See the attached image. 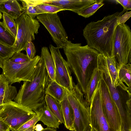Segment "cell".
<instances>
[{
	"label": "cell",
	"mask_w": 131,
	"mask_h": 131,
	"mask_svg": "<svg viewBox=\"0 0 131 131\" xmlns=\"http://www.w3.org/2000/svg\"><path fill=\"white\" fill-rule=\"evenodd\" d=\"M69 67L84 94L95 70L98 68L99 53L87 45L73 43L68 40L63 48Z\"/></svg>",
	"instance_id": "1"
},
{
	"label": "cell",
	"mask_w": 131,
	"mask_h": 131,
	"mask_svg": "<svg viewBox=\"0 0 131 131\" xmlns=\"http://www.w3.org/2000/svg\"><path fill=\"white\" fill-rule=\"evenodd\" d=\"M124 13L117 12L88 24L83 35L88 46L105 56L114 57V30L119 17Z\"/></svg>",
	"instance_id": "2"
},
{
	"label": "cell",
	"mask_w": 131,
	"mask_h": 131,
	"mask_svg": "<svg viewBox=\"0 0 131 131\" xmlns=\"http://www.w3.org/2000/svg\"><path fill=\"white\" fill-rule=\"evenodd\" d=\"M50 80L41 56L31 80L24 81L14 100L20 105L35 112L45 104V91Z\"/></svg>",
	"instance_id": "3"
},
{
	"label": "cell",
	"mask_w": 131,
	"mask_h": 131,
	"mask_svg": "<svg viewBox=\"0 0 131 131\" xmlns=\"http://www.w3.org/2000/svg\"><path fill=\"white\" fill-rule=\"evenodd\" d=\"M100 69L103 72V79L120 114L121 131H131V91L122 82L115 86L108 72Z\"/></svg>",
	"instance_id": "4"
},
{
	"label": "cell",
	"mask_w": 131,
	"mask_h": 131,
	"mask_svg": "<svg viewBox=\"0 0 131 131\" xmlns=\"http://www.w3.org/2000/svg\"><path fill=\"white\" fill-rule=\"evenodd\" d=\"M83 94L77 84L71 90L67 91V98L74 112V131H88L91 127L90 106L85 102Z\"/></svg>",
	"instance_id": "5"
},
{
	"label": "cell",
	"mask_w": 131,
	"mask_h": 131,
	"mask_svg": "<svg viewBox=\"0 0 131 131\" xmlns=\"http://www.w3.org/2000/svg\"><path fill=\"white\" fill-rule=\"evenodd\" d=\"M40 58V56L37 55L33 59L21 63L13 62L9 59L4 60L2 74L9 85L21 81H30Z\"/></svg>",
	"instance_id": "6"
},
{
	"label": "cell",
	"mask_w": 131,
	"mask_h": 131,
	"mask_svg": "<svg viewBox=\"0 0 131 131\" xmlns=\"http://www.w3.org/2000/svg\"><path fill=\"white\" fill-rule=\"evenodd\" d=\"M131 32L126 24H118L115 29L114 57L118 71L124 64L131 63Z\"/></svg>",
	"instance_id": "7"
},
{
	"label": "cell",
	"mask_w": 131,
	"mask_h": 131,
	"mask_svg": "<svg viewBox=\"0 0 131 131\" xmlns=\"http://www.w3.org/2000/svg\"><path fill=\"white\" fill-rule=\"evenodd\" d=\"M35 114L32 111L11 101L0 109V119L9 126L10 130L16 131Z\"/></svg>",
	"instance_id": "8"
},
{
	"label": "cell",
	"mask_w": 131,
	"mask_h": 131,
	"mask_svg": "<svg viewBox=\"0 0 131 131\" xmlns=\"http://www.w3.org/2000/svg\"><path fill=\"white\" fill-rule=\"evenodd\" d=\"M15 20L17 33L13 46L15 48L16 52H18L25 50L28 42L35 39V35L38 34L40 25L37 19L30 17L24 11Z\"/></svg>",
	"instance_id": "9"
},
{
	"label": "cell",
	"mask_w": 131,
	"mask_h": 131,
	"mask_svg": "<svg viewBox=\"0 0 131 131\" xmlns=\"http://www.w3.org/2000/svg\"><path fill=\"white\" fill-rule=\"evenodd\" d=\"M37 18L49 32L57 47L63 49L68 41V36L57 13L41 14Z\"/></svg>",
	"instance_id": "10"
},
{
	"label": "cell",
	"mask_w": 131,
	"mask_h": 131,
	"mask_svg": "<svg viewBox=\"0 0 131 131\" xmlns=\"http://www.w3.org/2000/svg\"><path fill=\"white\" fill-rule=\"evenodd\" d=\"M102 109L109 126L113 131H121V120L118 110L103 79L99 83Z\"/></svg>",
	"instance_id": "11"
},
{
	"label": "cell",
	"mask_w": 131,
	"mask_h": 131,
	"mask_svg": "<svg viewBox=\"0 0 131 131\" xmlns=\"http://www.w3.org/2000/svg\"><path fill=\"white\" fill-rule=\"evenodd\" d=\"M49 48L55 64V81L67 91L71 90L75 84L68 62L63 58L58 48L50 44Z\"/></svg>",
	"instance_id": "12"
},
{
	"label": "cell",
	"mask_w": 131,
	"mask_h": 131,
	"mask_svg": "<svg viewBox=\"0 0 131 131\" xmlns=\"http://www.w3.org/2000/svg\"><path fill=\"white\" fill-rule=\"evenodd\" d=\"M89 113L91 126L96 131H113L110 127L103 111L99 83L90 103Z\"/></svg>",
	"instance_id": "13"
},
{
	"label": "cell",
	"mask_w": 131,
	"mask_h": 131,
	"mask_svg": "<svg viewBox=\"0 0 131 131\" xmlns=\"http://www.w3.org/2000/svg\"><path fill=\"white\" fill-rule=\"evenodd\" d=\"M96 0H47V3L57 6L66 10L77 14L81 10L94 3Z\"/></svg>",
	"instance_id": "14"
},
{
	"label": "cell",
	"mask_w": 131,
	"mask_h": 131,
	"mask_svg": "<svg viewBox=\"0 0 131 131\" xmlns=\"http://www.w3.org/2000/svg\"><path fill=\"white\" fill-rule=\"evenodd\" d=\"M98 68L107 71L110 74L114 86H117L119 81L118 78L114 57L105 56L99 53L98 58Z\"/></svg>",
	"instance_id": "15"
},
{
	"label": "cell",
	"mask_w": 131,
	"mask_h": 131,
	"mask_svg": "<svg viewBox=\"0 0 131 131\" xmlns=\"http://www.w3.org/2000/svg\"><path fill=\"white\" fill-rule=\"evenodd\" d=\"M17 94L16 87L9 84L3 75L0 74V107L14 99Z\"/></svg>",
	"instance_id": "16"
},
{
	"label": "cell",
	"mask_w": 131,
	"mask_h": 131,
	"mask_svg": "<svg viewBox=\"0 0 131 131\" xmlns=\"http://www.w3.org/2000/svg\"><path fill=\"white\" fill-rule=\"evenodd\" d=\"M23 11L22 6L16 0H0V12L15 19Z\"/></svg>",
	"instance_id": "17"
},
{
	"label": "cell",
	"mask_w": 131,
	"mask_h": 131,
	"mask_svg": "<svg viewBox=\"0 0 131 131\" xmlns=\"http://www.w3.org/2000/svg\"><path fill=\"white\" fill-rule=\"evenodd\" d=\"M35 113L39 114V121L47 127L59 128L61 124L59 121L49 109L46 103L38 109Z\"/></svg>",
	"instance_id": "18"
},
{
	"label": "cell",
	"mask_w": 131,
	"mask_h": 131,
	"mask_svg": "<svg viewBox=\"0 0 131 131\" xmlns=\"http://www.w3.org/2000/svg\"><path fill=\"white\" fill-rule=\"evenodd\" d=\"M103 72L98 68L94 71L86 87L84 94V99L88 105H90L91 101L100 81L103 78Z\"/></svg>",
	"instance_id": "19"
},
{
	"label": "cell",
	"mask_w": 131,
	"mask_h": 131,
	"mask_svg": "<svg viewBox=\"0 0 131 131\" xmlns=\"http://www.w3.org/2000/svg\"><path fill=\"white\" fill-rule=\"evenodd\" d=\"M65 127L71 131H74V116L72 108L67 95L60 102Z\"/></svg>",
	"instance_id": "20"
},
{
	"label": "cell",
	"mask_w": 131,
	"mask_h": 131,
	"mask_svg": "<svg viewBox=\"0 0 131 131\" xmlns=\"http://www.w3.org/2000/svg\"><path fill=\"white\" fill-rule=\"evenodd\" d=\"M45 94L48 95L61 102L67 95V90L55 81H50L46 87Z\"/></svg>",
	"instance_id": "21"
},
{
	"label": "cell",
	"mask_w": 131,
	"mask_h": 131,
	"mask_svg": "<svg viewBox=\"0 0 131 131\" xmlns=\"http://www.w3.org/2000/svg\"><path fill=\"white\" fill-rule=\"evenodd\" d=\"M23 11L30 17L35 18L36 17L43 13L37 8L38 4L47 3V0H21Z\"/></svg>",
	"instance_id": "22"
},
{
	"label": "cell",
	"mask_w": 131,
	"mask_h": 131,
	"mask_svg": "<svg viewBox=\"0 0 131 131\" xmlns=\"http://www.w3.org/2000/svg\"><path fill=\"white\" fill-rule=\"evenodd\" d=\"M41 56L43 58L50 79L55 81V64L52 57L47 47L42 48Z\"/></svg>",
	"instance_id": "23"
},
{
	"label": "cell",
	"mask_w": 131,
	"mask_h": 131,
	"mask_svg": "<svg viewBox=\"0 0 131 131\" xmlns=\"http://www.w3.org/2000/svg\"><path fill=\"white\" fill-rule=\"evenodd\" d=\"M46 105L52 113L58 118L61 124H64L60 103L51 96L47 94L45 96Z\"/></svg>",
	"instance_id": "24"
},
{
	"label": "cell",
	"mask_w": 131,
	"mask_h": 131,
	"mask_svg": "<svg viewBox=\"0 0 131 131\" xmlns=\"http://www.w3.org/2000/svg\"><path fill=\"white\" fill-rule=\"evenodd\" d=\"M119 81L124 84L131 91V64L130 63L122 66L117 71Z\"/></svg>",
	"instance_id": "25"
},
{
	"label": "cell",
	"mask_w": 131,
	"mask_h": 131,
	"mask_svg": "<svg viewBox=\"0 0 131 131\" xmlns=\"http://www.w3.org/2000/svg\"><path fill=\"white\" fill-rule=\"evenodd\" d=\"M15 40V37L7 30L2 22L0 21V42L11 47Z\"/></svg>",
	"instance_id": "26"
},
{
	"label": "cell",
	"mask_w": 131,
	"mask_h": 131,
	"mask_svg": "<svg viewBox=\"0 0 131 131\" xmlns=\"http://www.w3.org/2000/svg\"><path fill=\"white\" fill-rule=\"evenodd\" d=\"M104 1L103 0H96L94 3L82 9L77 14L85 18L90 17L104 5Z\"/></svg>",
	"instance_id": "27"
},
{
	"label": "cell",
	"mask_w": 131,
	"mask_h": 131,
	"mask_svg": "<svg viewBox=\"0 0 131 131\" xmlns=\"http://www.w3.org/2000/svg\"><path fill=\"white\" fill-rule=\"evenodd\" d=\"M2 23L7 30L16 38L17 33V26L14 19L7 14L3 13Z\"/></svg>",
	"instance_id": "28"
},
{
	"label": "cell",
	"mask_w": 131,
	"mask_h": 131,
	"mask_svg": "<svg viewBox=\"0 0 131 131\" xmlns=\"http://www.w3.org/2000/svg\"><path fill=\"white\" fill-rule=\"evenodd\" d=\"M36 7L44 13H56L60 11L66 10L57 6L46 3L38 4Z\"/></svg>",
	"instance_id": "29"
},
{
	"label": "cell",
	"mask_w": 131,
	"mask_h": 131,
	"mask_svg": "<svg viewBox=\"0 0 131 131\" xmlns=\"http://www.w3.org/2000/svg\"><path fill=\"white\" fill-rule=\"evenodd\" d=\"M16 52L13 46H9L0 42V57L3 60L10 59Z\"/></svg>",
	"instance_id": "30"
},
{
	"label": "cell",
	"mask_w": 131,
	"mask_h": 131,
	"mask_svg": "<svg viewBox=\"0 0 131 131\" xmlns=\"http://www.w3.org/2000/svg\"><path fill=\"white\" fill-rule=\"evenodd\" d=\"M40 119L39 114L36 113L32 118L21 126L16 131H24L30 127L35 126L36 124L39 121Z\"/></svg>",
	"instance_id": "31"
},
{
	"label": "cell",
	"mask_w": 131,
	"mask_h": 131,
	"mask_svg": "<svg viewBox=\"0 0 131 131\" xmlns=\"http://www.w3.org/2000/svg\"><path fill=\"white\" fill-rule=\"evenodd\" d=\"M9 60L13 62L18 63H25L30 60L27 54L21 52L14 53Z\"/></svg>",
	"instance_id": "32"
},
{
	"label": "cell",
	"mask_w": 131,
	"mask_h": 131,
	"mask_svg": "<svg viewBox=\"0 0 131 131\" xmlns=\"http://www.w3.org/2000/svg\"><path fill=\"white\" fill-rule=\"evenodd\" d=\"M25 50L26 54L30 60L33 59L35 57L36 50L34 44L30 40L28 42Z\"/></svg>",
	"instance_id": "33"
},
{
	"label": "cell",
	"mask_w": 131,
	"mask_h": 131,
	"mask_svg": "<svg viewBox=\"0 0 131 131\" xmlns=\"http://www.w3.org/2000/svg\"><path fill=\"white\" fill-rule=\"evenodd\" d=\"M114 1L116 4H119L123 7V9L122 12L124 13L128 10H131V0H116Z\"/></svg>",
	"instance_id": "34"
},
{
	"label": "cell",
	"mask_w": 131,
	"mask_h": 131,
	"mask_svg": "<svg viewBox=\"0 0 131 131\" xmlns=\"http://www.w3.org/2000/svg\"><path fill=\"white\" fill-rule=\"evenodd\" d=\"M131 16V11H126L119 17L118 20V24H125V23L129 18Z\"/></svg>",
	"instance_id": "35"
},
{
	"label": "cell",
	"mask_w": 131,
	"mask_h": 131,
	"mask_svg": "<svg viewBox=\"0 0 131 131\" xmlns=\"http://www.w3.org/2000/svg\"><path fill=\"white\" fill-rule=\"evenodd\" d=\"M9 126L2 120L0 119V131H9Z\"/></svg>",
	"instance_id": "36"
},
{
	"label": "cell",
	"mask_w": 131,
	"mask_h": 131,
	"mask_svg": "<svg viewBox=\"0 0 131 131\" xmlns=\"http://www.w3.org/2000/svg\"><path fill=\"white\" fill-rule=\"evenodd\" d=\"M43 128L40 124H37L35 126V130L36 131H42Z\"/></svg>",
	"instance_id": "37"
},
{
	"label": "cell",
	"mask_w": 131,
	"mask_h": 131,
	"mask_svg": "<svg viewBox=\"0 0 131 131\" xmlns=\"http://www.w3.org/2000/svg\"><path fill=\"white\" fill-rule=\"evenodd\" d=\"M33 131H36L35 130ZM42 131H57L56 129L49 127L44 128Z\"/></svg>",
	"instance_id": "38"
},
{
	"label": "cell",
	"mask_w": 131,
	"mask_h": 131,
	"mask_svg": "<svg viewBox=\"0 0 131 131\" xmlns=\"http://www.w3.org/2000/svg\"><path fill=\"white\" fill-rule=\"evenodd\" d=\"M3 60L0 57V68H2L3 65Z\"/></svg>",
	"instance_id": "39"
},
{
	"label": "cell",
	"mask_w": 131,
	"mask_h": 131,
	"mask_svg": "<svg viewBox=\"0 0 131 131\" xmlns=\"http://www.w3.org/2000/svg\"><path fill=\"white\" fill-rule=\"evenodd\" d=\"M88 131H96V130L92 127H91V129Z\"/></svg>",
	"instance_id": "40"
},
{
	"label": "cell",
	"mask_w": 131,
	"mask_h": 131,
	"mask_svg": "<svg viewBox=\"0 0 131 131\" xmlns=\"http://www.w3.org/2000/svg\"><path fill=\"white\" fill-rule=\"evenodd\" d=\"M2 14L0 12V19H2Z\"/></svg>",
	"instance_id": "41"
}]
</instances>
